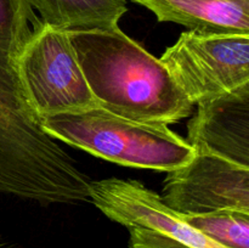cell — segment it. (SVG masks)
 <instances>
[{
	"instance_id": "1",
	"label": "cell",
	"mask_w": 249,
	"mask_h": 248,
	"mask_svg": "<svg viewBox=\"0 0 249 248\" xmlns=\"http://www.w3.org/2000/svg\"><path fill=\"white\" fill-rule=\"evenodd\" d=\"M78 62L97 105L136 122L174 124L195 106L160 58L119 26L68 31Z\"/></svg>"
},
{
	"instance_id": "2",
	"label": "cell",
	"mask_w": 249,
	"mask_h": 248,
	"mask_svg": "<svg viewBox=\"0 0 249 248\" xmlns=\"http://www.w3.org/2000/svg\"><path fill=\"white\" fill-rule=\"evenodd\" d=\"M41 128L53 140L126 167L168 173L196 152L168 125L136 122L100 106L45 117Z\"/></svg>"
},
{
	"instance_id": "3",
	"label": "cell",
	"mask_w": 249,
	"mask_h": 248,
	"mask_svg": "<svg viewBox=\"0 0 249 248\" xmlns=\"http://www.w3.org/2000/svg\"><path fill=\"white\" fill-rule=\"evenodd\" d=\"M17 72L27 102L40 121L99 106L65 29L41 24L24 45Z\"/></svg>"
},
{
	"instance_id": "4",
	"label": "cell",
	"mask_w": 249,
	"mask_h": 248,
	"mask_svg": "<svg viewBox=\"0 0 249 248\" xmlns=\"http://www.w3.org/2000/svg\"><path fill=\"white\" fill-rule=\"evenodd\" d=\"M89 202L129 231L130 248H224L136 180L90 181Z\"/></svg>"
},
{
	"instance_id": "5",
	"label": "cell",
	"mask_w": 249,
	"mask_h": 248,
	"mask_svg": "<svg viewBox=\"0 0 249 248\" xmlns=\"http://www.w3.org/2000/svg\"><path fill=\"white\" fill-rule=\"evenodd\" d=\"M160 60L196 105L249 84V34L189 29Z\"/></svg>"
},
{
	"instance_id": "6",
	"label": "cell",
	"mask_w": 249,
	"mask_h": 248,
	"mask_svg": "<svg viewBox=\"0 0 249 248\" xmlns=\"http://www.w3.org/2000/svg\"><path fill=\"white\" fill-rule=\"evenodd\" d=\"M160 198L179 214L249 213V167L196 151L186 164L168 172Z\"/></svg>"
},
{
	"instance_id": "7",
	"label": "cell",
	"mask_w": 249,
	"mask_h": 248,
	"mask_svg": "<svg viewBox=\"0 0 249 248\" xmlns=\"http://www.w3.org/2000/svg\"><path fill=\"white\" fill-rule=\"evenodd\" d=\"M196 105L187 142L195 151L249 167V84Z\"/></svg>"
},
{
	"instance_id": "8",
	"label": "cell",
	"mask_w": 249,
	"mask_h": 248,
	"mask_svg": "<svg viewBox=\"0 0 249 248\" xmlns=\"http://www.w3.org/2000/svg\"><path fill=\"white\" fill-rule=\"evenodd\" d=\"M160 22L206 33L249 34V0H131Z\"/></svg>"
},
{
	"instance_id": "9",
	"label": "cell",
	"mask_w": 249,
	"mask_h": 248,
	"mask_svg": "<svg viewBox=\"0 0 249 248\" xmlns=\"http://www.w3.org/2000/svg\"><path fill=\"white\" fill-rule=\"evenodd\" d=\"M43 23L65 31L111 28L128 11L126 0H29Z\"/></svg>"
},
{
	"instance_id": "10",
	"label": "cell",
	"mask_w": 249,
	"mask_h": 248,
	"mask_svg": "<svg viewBox=\"0 0 249 248\" xmlns=\"http://www.w3.org/2000/svg\"><path fill=\"white\" fill-rule=\"evenodd\" d=\"M181 215L189 225L224 248H249V213L224 211Z\"/></svg>"
}]
</instances>
